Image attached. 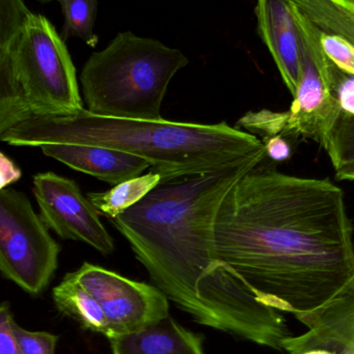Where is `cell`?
Segmentation results:
<instances>
[{"label": "cell", "instance_id": "1", "mask_svg": "<svg viewBox=\"0 0 354 354\" xmlns=\"http://www.w3.org/2000/svg\"><path fill=\"white\" fill-rule=\"evenodd\" d=\"M264 161L224 197L214 253L261 303L299 320L354 284L353 227L332 181L287 176Z\"/></svg>", "mask_w": 354, "mask_h": 354}, {"label": "cell", "instance_id": "2", "mask_svg": "<svg viewBox=\"0 0 354 354\" xmlns=\"http://www.w3.org/2000/svg\"><path fill=\"white\" fill-rule=\"evenodd\" d=\"M266 157L264 151L236 167L161 183L110 220L154 285L182 311L200 279L216 261L214 225L224 197Z\"/></svg>", "mask_w": 354, "mask_h": 354}, {"label": "cell", "instance_id": "3", "mask_svg": "<svg viewBox=\"0 0 354 354\" xmlns=\"http://www.w3.org/2000/svg\"><path fill=\"white\" fill-rule=\"evenodd\" d=\"M10 147L85 145L143 158L161 183L236 167L266 151L263 141L226 122L215 124L74 113L33 115L0 134Z\"/></svg>", "mask_w": 354, "mask_h": 354}, {"label": "cell", "instance_id": "4", "mask_svg": "<svg viewBox=\"0 0 354 354\" xmlns=\"http://www.w3.org/2000/svg\"><path fill=\"white\" fill-rule=\"evenodd\" d=\"M64 39L46 17L31 14L0 45V134L33 115L85 109Z\"/></svg>", "mask_w": 354, "mask_h": 354}, {"label": "cell", "instance_id": "5", "mask_svg": "<svg viewBox=\"0 0 354 354\" xmlns=\"http://www.w3.org/2000/svg\"><path fill=\"white\" fill-rule=\"evenodd\" d=\"M189 64L178 49L130 31L91 54L80 74L83 102L96 115L160 120L175 75Z\"/></svg>", "mask_w": 354, "mask_h": 354}, {"label": "cell", "instance_id": "6", "mask_svg": "<svg viewBox=\"0 0 354 354\" xmlns=\"http://www.w3.org/2000/svg\"><path fill=\"white\" fill-rule=\"evenodd\" d=\"M60 245L48 232L27 196L12 187L0 192V270L25 292L39 295L58 268Z\"/></svg>", "mask_w": 354, "mask_h": 354}, {"label": "cell", "instance_id": "7", "mask_svg": "<svg viewBox=\"0 0 354 354\" xmlns=\"http://www.w3.org/2000/svg\"><path fill=\"white\" fill-rule=\"evenodd\" d=\"M73 274L101 306L108 340L141 332L170 316V299L155 285L130 280L89 262Z\"/></svg>", "mask_w": 354, "mask_h": 354}, {"label": "cell", "instance_id": "8", "mask_svg": "<svg viewBox=\"0 0 354 354\" xmlns=\"http://www.w3.org/2000/svg\"><path fill=\"white\" fill-rule=\"evenodd\" d=\"M39 216L62 239L82 241L102 255L114 253V241L93 204L72 179L44 172L33 176Z\"/></svg>", "mask_w": 354, "mask_h": 354}, {"label": "cell", "instance_id": "9", "mask_svg": "<svg viewBox=\"0 0 354 354\" xmlns=\"http://www.w3.org/2000/svg\"><path fill=\"white\" fill-rule=\"evenodd\" d=\"M301 82L290 110L286 111L284 138L313 139L322 147L342 109L322 79L313 58L301 45Z\"/></svg>", "mask_w": 354, "mask_h": 354}, {"label": "cell", "instance_id": "10", "mask_svg": "<svg viewBox=\"0 0 354 354\" xmlns=\"http://www.w3.org/2000/svg\"><path fill=\"white\" fill-rule=\"evenodd\" d=\"M299 322L307 332L286 339L283 351L297 354L324 348L338 354H354V284L338 299Z\"/></svg>", "mask_w": 354, "mask_h": 354}, {"label": "cell", "instance_id": "11", "mask_svg": "<svg viewBox=\"0 0 354 354\" xmlns=\"http://www.w3.org/2000/svg\"><path fill=\"white\" fill-rule=\"evenodd\" d=\"M255 14L260 37L294 97L301 82V53L290 3L287 0H257Z\"/></svg>", "mask_w": 354, "mask_h": 354}, {"label": "cell", "instance_id": "12", "mask_svg": "<svg viewBox=\"0 0 354 354\" xmlns=\"http://www.w3.org/2000/svg\"><path fill=\"white\" fill-rule=\"evenodd\" d=\"M42 153L71 169L89 174L116 185L141 176L151 163L143 158L105 147L85 145H47L39 147Z\"/></svg>", "mask_w": 354, "mask_h": 354}, {"label": "cell", "instance_id": "13", "mask_svg": "<svg viewBox=\"0 0 354 354\" xmlns=\"http://www.w3.org/2000/svg\"><path fill=\"white\" fill-rule=\"evenodd\" d=\"M204 338L168 316L141 332L109 340L112 354H206Z\"/></svg>", "mask_w": 354, "mask_h": 354}, {"label": "cell", "instance_id": "14", "mask_svg": "<svg viewBox=\"0 0 354 354\" xmlns=\"http://www.w3.org/2000/svg\"><path fill=\"white\" fill-rule=\"evenodd\" d=\"M56 309L72 318L81 328L108 338L107 320L97 299L69 272L52 290Z\"/></svg>", "mask_w": 354, "mask_h": 354}, {"label": "cell", "instance_id": "15", "mask_svg": "<svg viewBox=\"0 0 354 354\" xmlns=\"http://www.w3.org/2000/svg\"><path fill=\"white\" fill-rule=\"evenodd\" d=\"M161 183V176L155 171L134 177L114 185L102 193H87V199L98 214L112 220L139 203L150 192Z\"/></svg>", "mask_w": 354, "mask_h": 354}, {"label": "cell", "instance_id": "16", "mask_svg": "<svg viewBox=\"0 0 354 354\" xmlns=\"http://www.w3.org/2000/svg\"><path fill=\"white\" fill-rule=\"evenodd\" d=\"M62 6L64 16L62 37L64 41L72 37L82 39L89 47H96L98 35L94 32L98 0H56Z\"/></svg>", "mask_w": 354, "mask_h": 354}, {"label": "cell", "instance_id": "17", "mask_svg": "<svg viewBox=\"0 0 354 354\" xmlns=\"http://www.w3.org/2000/svg\"><path fill=\"white\" fill-rule=\"evenodd\" d=\"M324 149L328 153L335 169L354 161V115L341 111L334 128L324 141Z\"/></svg>", "mask_w": 354, "mask_h": 354}, {"label": "cell", "instance_id": "18", "mask_svg": "<svg viewBox=\"0 0 354 354\" xmlns=\"http://www.w3.org/2000/svg\"><path fill=\"white\" fill-rule=\"evenodd\" d=\"M237 126L245 128L249 132L262 135L264 139L272 137L284 138L287 126V112H274L270 110L247 112L238 120Z\"/></svg>", "mask_w": 354, "mask_h": 354}, {"label": "cell", "instance_id": "19", "mask_svg": "<svg viewBox=\"0 0 354 354\" xmlns=\"http://www.w3.org/2000/svg\"><path fill=\"white\" fill-rule=\"evenodd\" d=\"M10 332L23 354H54L58 337L47 332H30L10 320Z\"/></svg>", "mask_w": 354, "mask_h": 354}, {"label": "cell", "instance_id": "20", "mask_svg": "<svg viewBox=\"0 0 354 354\" xmlns=\"http://www.w3.org/2000/svg\"><path fill=\"white\" fill-rule=\"evenodd\" d=\"M31 14L23 0H0V45L12 39Z\"/></svg>", "mask_w": 354, "mask_h": 354}, {"label": "cell", "instance_id": "21", "mask_svg": "<svg viewBox=\"0 0 354 354\" xmlns=\"http://www.w3.org/2000/svg\"><path fill=\"white\" fill-rule=\"evenodd\" d=\"M320 41L324 53L342 72L354 76V46L345 37L321 31Z\"/></svg>", "mask_w": 354, "mask_h": 354}, {"label": "cell", "instance_id": "22", "mask_svg": "<svg viewBox=\"0 0 354 354\" xmlns=\"http://www.w3.org/2000/svg\"><path fill=\"white\" fill-rule=\"evenodd\" d=\"M341 109L354 115V76L340 70L336 85L333 91Z\"/></svg>", "mask_w": 354, "mask_h": 354}, {"label": "cell", "instance_id": "23", "mask_svg": "<svg viewBox=\"0 0 354 354\" xmlns=\"http://www.w3.org/2000/svg\"><path fill=\"white\" fill-rule=\"evenodd\" d=\"M12 317L10 304L3 301L0 306V354H23L10 332V320Z\"/></svg>", "mask_w": 354, "mask_h": 354}, {"label": "cell", "instance_id": "24", "mask_svg": "<svg viewBox=\"0 0 354 354\" xmlns=\"http://www.w3.org/2000/svg\"><path fill=\"white\" fill-rule=\"evenodd\" d=\"M263 143L265 145L267 157L272 161L284 162L290 159L291 153H292L290 145L283 137L264 139Z\"/></svg>", "mask_w": 354, "mask_h": 354}, {"label": "cell", "instance_id": "25", "mask_svg": "<svg viewBox=\"0 0 354 354\" xmlns=\"http://www.w3.org/2000/svg\"><path fill=\"white\" fill-rule=\"evenodd\" d=\"M21 176L22 174L20 168L15 164V162L6 156V153H0V177H1L0 189L10 187V185L18 181Z\"/></svg>", "mask_w": 354, "mask_h": 354}, {"label": "cell", "instance_id": "26", "mask_svg": "<svg viewBox=\"0 0 354 354\" xmlns=\"http://www.w3.org/2000/svg\"><path fill=\"white\" fill-rule=\"evenodd\" d=\"M336 171L338 180H354V161L344 164Z\"/></svg>", "mask_w": 354, "mask_h": 354}, {"label": "cell", "instance_id": "27", "mask_svg": "<svg viewBox=\"0 0 354 354\" xmlns=\"http://www.w3.org/2000/svg\"><path fill=\"white\" fill-rule=\"evenodd\" d=\"M330 1L339 4V6L351 10L354 14V0H330Z\"/></svg>", "mask_w": 354, "mask_h": 354}, {"label": "cell", "instance_id": "28", "mask_svg": "<svg viewBox=\"0 0 354 354\" xmlns=\"http://www.w3.org/2000/svg\"><path fill=\"white\" fill-rule=\"evenodd\" d=\"M297 354H338L335 351H328V349L324 348H312L307 349V351H301V353Z\"/></svg>", "mask_w": 354, "mask_h": 354}, {"label": "cell", "instance_id": "29", "mask_svg": "<svg viewBox=\"0 0 354 354\" xmlns=\"http://www.w3.org/2000/svg\"><path fill=\"white\" fill-rule=\"evenodd\" d=\"M39 1H42V2H49V1H52V0H39Z\"/></svg>", "mask_w": 354, "mask_h": 354}]
</instances>
